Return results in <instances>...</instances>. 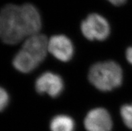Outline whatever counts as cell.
Here are the masks:
<instances>
[{"label":"cell","mask_w":132,"mask_h":131,"mask_svg":"<svg viewBox=\"0 0 132 131\" xmlns=\"http://www.w3.org/2000/svg\"><path fill=\"white\" fill-rule=\"evenodd\" d=\"M42 22L38 10L31 3L7 4L0 10V40L15 45L38 34Z\"/></svg>","instance_id":"1"},{"label":"cell","mask_w":132,"mask_h":131,"mask_svg":"<svg viewBox=\"0 0 132 131\" xmlns=\"http://www.w3.org/2000/svg\"><path fill=\"white\" fill-rule=\"evenodd\" d=\"M89 80L101 91H110L119 87L122 83V70L116 62H99L90 68Z\"/></svg>","instance_id":"2"},{"label":"cell","mask_w":132,"mask_h":131,"mask_svg":"<svg viewBox=\"0 0 132 131\" xmlns=\"http://www.w3.org/2000/svg\"><path fill=\"white\" fill-rule=\"evenodd\" d=\"M80 30L86 38L89 40L103 41L110 33L109 23L104 17L98 13H91L83 20Z\"/></svg>","instance_id":"3"},{"label":"cell","mask_w":132,"mask_h":131,"mask_svg":"<svg viewBox=\"0 0 132 131\" xmlns=\"http://www.w3.org/2000/svg\"><path fill=\"white\" fill-rule=\"evenodd\" d=\"M84 123L87 131H111L113 126L109 113L101 108L89 111Z\"/></svg>","instance_id":"4"},{"label":"cell","mask_w":132,"mask_h":131,"mask_svg":"<svg viewBox=\"0 0 132 131\" xmlns=\"http://www.w3.org/2000/svg\"><path fill=\"white\" fill-rule=\"evenodd\" d=\"M64 88L61 77L52 72H47L42 74L36 82V90L40 94H48L55 98L60 95Z\"/></svg>","instance_id":"5"},{"label":"cell","mask_w":132,"mask_h":131,"mask_svg":"<svg viewBox=\"0 0 132 131\" xmlns=\"http://www.w3.org/2000/svg\"><path fill=\"white\" fill-rule=\"evenodd\" d=\"M48 50L54 57L62 62L69 61L74 53L72 43L64 35L52 36L48 40Z\"/></svg>","instance_id":"6"},{"label":"cell","mask_w":132,"mask_h":131,"mask_svg":"<svg viewBox=\"0 0 132 131\" xmlns=\"http://www.w3.org/2000/svg\"><path fill=\"white\" fill-rule=\"evenodd\" d=\"M48 40L46 37L38 33L28 38L22 48L40 64L46 57L47 52L48 51Z\"/></svg>","instance_id":"7"},{"label":"cell","mask_w":132,"mask_h":131,"mask_svg":"<svg viewBox=\"0 0 132 131\" xmlns=\"http://www.w3.org/2000/svg\"><path fill=\"white\" fill-rule=\"evenodd\" d=\"M13 66L20 72L29 73L33 71L38 64L22 48L13 58Z\"/></svg>","instance_id":"8"},{"label":"cell","mask_w":132,"mask_h":131,"mask_svg":"<svg viewBox=\"0 0 132 131\" xmlns=\"http://www.w3.org/2000/svg\"><path fill=\"white\" fill-rule=\"evenodd\" d=\"M75 123L67 115H58L50 122L51 131H74Z\"/></svg>","instance_id":"9"},{"label":"cell","mask_w":132,"mask_h":131,"mask_svg":"<svg viewBox=\"0 0 132 131\" xmlns=\"http://www.w3.org/2000/svg\"><path fill=\"white\" fill-rule=\"evenodd\" d=\"M121 116L125 125L132 129V104H125L121 108Z\"/></svg>","instance_id":"10"},{"label":"cell","mask_w":132,"mask_h":131,"mask_svg":"<svg viewBox=\"0 0 132 131\" xmlns=\"http://www.w3.org/2000/svg\"><path fill=\"white\" fill-rule=\"evenodd\" d=\"M9 100L8 93L4 88L0 86V112L3 111L8 105Z\"/></svg>","instance_id":"11"},{"label":"cell","mask_w":132,"mask_h":131,"mask_svg":"<svg viewBox=\"0 0 132 131\" xmlns=\"http://www.w3.org/2000/svg\"><path fill=\"white\" fill-rule=\"evenodd\" d=\"M107 1L110 2L113 5H116V6H120V5H123L127 0H107Z\"/></svg>","instance_id":"12"},{"label":"cell","mask_w":132,"mask_h":131,"mask_svg":"<svg viewBox=\"0 0 132 131\" xmlns=\"http://www.w3.org/2000/svg\"><path fill=\"white\" fill-rule=\"evenodd\" d=\"M126 58L129 63L132 64V47L127 48L126 51Z\"/></svg>","instance_id":"13"}]
</instances>
